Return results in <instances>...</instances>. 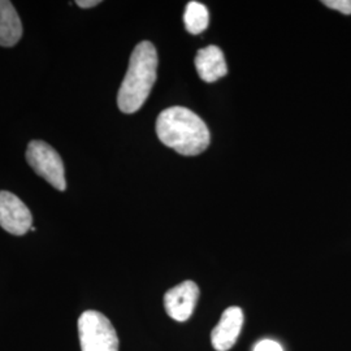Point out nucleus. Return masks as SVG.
I'll return each instance as SVG.
<instances>
[{"label":"nucleus","instance_id":"13","mask_svg":"<svg viewBox=\"0 0 351 351\" xmlns=\"http://www.w3.org/2000/svg\"><path fill=\"white\" fill-rule=\"evenodd\" d=\"M75 3H77V5L81 7V8H93V7L98 5V4H101L99 0H78V1H75Z\"/></svg>","mask_w":351,"mask_h":351},{"label":"nucleus","instance_id":"6","mask_svg":"<svg viewBox=\"0 0 351 351\" xmlns=\"http://www.w3.org/2000/svg\"><path fill=\"white\" fill-rule=\"evenodd\" d=\"M199 298V288L193 281H184L168 290L164 295L167 314L176 322H186L194 313Z\"/></svg>","mask_w":351,"mask_h":351},{"label":"nucleus","instance_id":"10","mask_svg":"<svg viewBox=\"0 0 351 351\" xmlns=\"http://www.w3.org/2000/svg\"><path fill=\"white\" fill-rule=\"evenodd\" d=\"M184 21L189 33L197 36L207 29L210 23V13L206 5H203L202 3L190 1L185 10Z\"/></svg>","mask_w":351,"mask_h":351},{"label":"nucleus","instance_id":"3","mask_svg":"<svg viewBox=\"0 0 351 351\" xmlns=\"http://www.w3.org/2000/svg\"><path fill=\"white\" fill-rule=\"evenodd\" d=\"M82 351H119V337L112 323L98 311L88 310L78 319Z\"/></svg>","mask_w":351,"mask_h":351},{"label":"nucleus","instance_id":"2","mask_svg":"<svg viewBox=\"0 0 351 351\" xmlns=\"http://www.w3.org/2000/svg\"><path fill=\"white\" fill-rule=\"evenodd\" d=\"M158 52L149 40H143L132 52L129 68L117 94L120 111L134 113L145 104L156 81Z\"/></svg>","mask_w":351,"mask_h":351},{"label":"nucleus","instance_id":"12","mask_svg":"<svg viewBox=\"0 0 351 351\" xmlns=\"http://www.w3.org/2000/svg\"><path fill=\"white\" fill-rule=\"evenodd\" d=\"M252 351H284V349L274 339H262L254 346Z\"/></svg>","mask_w":351,"mask_h":351},{"label":"nucleus","instance_id":"8","mask_svg":"<svg viewBox=\"0 0 351 351\" xmlns=\"http://www.w3.org/2000/svg\"><path fill=\"white\" fill-rule=\"evenodd\" d=\"M195 68L199 77L206 82H215L228 73L224 53L216 46H208L198 51Z\"/></svg>","mask_w":351,"mask_h":351},{"label":"nucleus","instance_id":"1","mask_svg":"<svg viewBox=\"0 0 351 351\" xmlns=\"http://www.w3.org/2000/svg\"><path fill=\"white\" fill-rule=\"evenodd\" d=\"M156 134L165 146L185 156L199 155L210 146L208 128L185 107L164 110L156 120Z\"/></svg>","mask_w":351,"mask_h":351},{"label":"nucleus","instance_id":"9","mask_svg":"<svg viewBox=\"0 0 351 351\" xmlns=\"http://www.w3.org/2000/svg\"><path fill=\"white\" fill-rule=\"evenodd\" d=\"M23 37L20 16L12 3L0 0V46L12 47Z\"/></svg>","mask_w":351,"mask_h":351},{"label":"nucleus","instance_id":"7","mask_svg":"<svg viewBox=\"0 0 351 351\" xmlns=\"http://www.w3.org/2000/svg\"><path fill=\"white\" fill-rule=\"evenodd\" d=\"M243 326V313L237 306L228 307L221 315L220 322L213 328L211 342L217 351L230 350L237 339Z\"/></svg>","mask_w":351,"mask_h":351},{"label":"nucleus","instance_id":"11","mask_svg":"<svg viewBox=\"0 0 351 351\" xmlns=\"http://www.w3.org/2000/svg\"><path fill=\"white\" fill-rule=\"evenodd\" d=\"M323 4L343 14H351V0H324Z\"/></svg>","mask_w":351,"mask_h":351},{"label":"nucleus","instance_id":"5","mask_svg":"<svg viewBox=\"0 0 351 351\" xmlns=\"http://www.w3.org/2000/svg\"><path fill=\"white\" fill-rule=\"evenodd\" d=\"M32 224L33 216L25 203L10 191H0V226L13 236H24Z\"/></svg>","mask_w":351,"mask_h":351},{"label":"nucleus","instance_id":"4","mask_svg":"<svg viewBox=\"0 0 351 351\" xmlns=\"http://www.w3.org/2000/svg\"><path fill=\"white\" fill-rule=\"evenodd\" d=\"M26 160L38 176L45 178L56 190L64 191L66 189L63 160L50 145L43 141H32L27 145Z\"/></svg>","mask_w":351,"mask_h":351}]
</instances>
